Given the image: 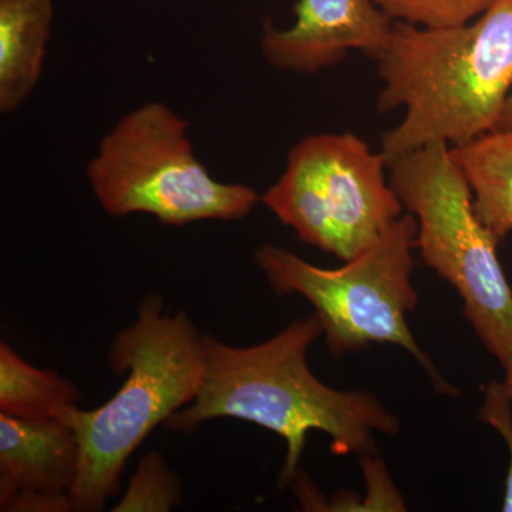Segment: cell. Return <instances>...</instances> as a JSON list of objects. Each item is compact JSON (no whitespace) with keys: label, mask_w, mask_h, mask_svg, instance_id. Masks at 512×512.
<instances>
[{"label":"cell","mask_w":512,"mask_h":512,"mask_svg":"<svg viewBox=\"0 0 512 512\" xmlns=\"http://www.w3.org/2000/svg\"><path fill=\"white\" fill-rule=\"evenodd\" d=\"M180 498V478L167 466L161 454L153 451L140 461L126 494L113 511H171L180 503Z\"/></svg>","instance_id":"4fadbf2b"},{"label":"cell","mask_w":512,"mask_h":512,"mask_svg":"<svg viewBox=\"0 0 512 512\" xmlns=\"http://www.w3.org/2000/svg\"><path fill=\"white\" fill-rule=\"evenodd\" d=\"M53 0H0V110L22 106L39 82Z\"/></svg>","instance_id":"30bf717a"},{"label":"cell","mask_w":512,"mask_h":512,"mask_svg":"<svg viewBox=\"0 0 512 512\" xmlns=\"http://www.w3.org/2000/svg\"><path fill=\"white\" fill-rule=\"evenodd\" d=\"M80 392L55 370L29 365L8 343H0V412L23 419H63Z\"/></svg>","instance_id":"7c38bea8"},{"label":"cell","mask_w":512,"mask_h":512,"mask_svg":"<svg viewBox=\"0 0 512 512\" xmlns=\"http://www.w3.org/2000/svg\"><path fill=\"white\" fill-rule=\"evenodd\" d=\"M503 366L505 369L504 389L512 403V355L508 357L507 362Z\"/></svg>","instance_id":"e0dca14e"},{"label":"cell","mask_w":512,"mask_h":512,"mask_svg":"<svg viewBox=\"0 0 512 512\" xmlns=\"http://www.w3.org/2000/svg\"><path fill=\"white\" fill-rule=\"evenodd\" d=\"M417 229L414 215H402L375 244L338 269L319 268L272 244L255 252V262L278 295L299 293L312 303L333 356L372 343L400 346L429 373L437 392L454 394L407 325V313L419 302L410 282Z\"/></svg>","instance_id":"277c9868"},{"label":"cell","mask_w":512,"mask_h":512,"mask_svg":"<svg viewBox=\"0 0 512 512\" xmlns=\"http://www.w3.org/2000/svg\"><path fill=\"white\" fill-rule=\"evenodd\" d=\"M495 130L512 131V93L511 96L508 97L507 104H505V109L503 111V116H501L500 123H498Z\"/></svg>","instance_id":"2e32d148"},{"label":"cell","mask_w":512,"mask_h":512,"mask_svg":"<svg viewBox=\"0 0 512 512\" xmlns=\"http://www.w3.org/2000/svg\"><path fill=\"white\" fill-rule=\"evenodd\" d=\"M389 181L417 220L424 264L453 286L485 349L512 355V289L498 259L500 239L474 211L470 185L443 141L387 161Z\"/></svg>","instance_id":"5b68a950"},{"label":"cell","mask_w":512,"mask_h":512,"mask_svg":"<svg viewBox=\"0 0 512 512\" xmlns=\"http://www.w3.org/2000/svg\"><path fill=\"white\" fill-rule=\"evenodd\" d=\"M386 170L383 151L355 134H318L292 148L261 200L305 244L349 261L402 217Z\"/></svg>","instance_id":"52a82bcc"},{"label":"cell","mask_w":512,"mask_h":512,"mask_svg":"<svg viewBox=\"0 0 512 512\" xmlns=\"http://www.w3.org/2000/svg\"><path fill=\"white\" fill-rule=\"evenodd\" d=\"M450 154L470 185L478 220L501 241L512 231V131H488Z\"/></svg>","instance_id":"8fae6325"},{"label":"cell","mask_w":512,"mask_h":512,"mask_svg":"<svg viewBox=\"0 0 512 512\" xmlns=\"http://www.w3.org/2000/svg\"><path fill=\"white\" fill-rule=\"evenodd\" d=\"M480 419L493 426L503 436L510 451V466H508L503 511L512 512V414L511 400L504 389V383L491 382L484 390V404Z\"/></svg>","instance_id":"9a60e30c"},{"label":"cell","mask_w":512,"mask_h":512,"mask_svg":"<svg viewBox=\"0 0 512 512\" xmlns=\"http://www.w3.org/2000/svg\"><path fill=\"white\" fill-rule=\"evenodd\" d=\"M396 22L423 28H454L480 18L495 0H375Z\"/></svg>","instance_id":"5bb4252c"},{"label":"cell","mask_w":512,"mask_h":512,"mask_svg":"<svg viewBox=\"0 0 512 512\" xmlns=\"http://www.w3.org/2000/svg\"><path fill=\"white\" fill-rule=\"evenodd\" d=\"M375 60L384 83L377 109H406L383 136L387 161L437 141L470 143L497 128L512 93V0L454 28L394 20Z\"/></svg>","instance_id":"7a4b0ae2"},{"label":"cell","mask_w":512,"mask_h":512,"mask_svg":"<svg viewBox=\"0 0 512 512\" xmlns=\"http://www.w3.org/2000/svg\"><path fill=\"white\" fill-rule=\"evenodd\" d=\"M296 22L279 30L266 20L262 53L276 69L318 73L350 50L376 59L389 43L394 20L375 0H298Z\"/></svg>","instance_id":"ba28073f"},{"label":"cell","mask_w":512,"mask_h":512,"mask_svg":"<svg viewBox=\"0 0 512 512\" xmlns=\"http://www.w3.org/2000/svg\"><path fill=\"white\" fill-rule=\"evenodd\" d=\"M89 180L110 215L143 212L170 225L241 220L259 200L248 185L214 180L194 156L187 121L160 103L116 124L89 165Z\"/></svg>","instance_id":"8992f818"},{"label":"cell","mask_w":512,"mask_h":512,"mask_svg":"<svg viewBox=\"0 0 512 512\" xmlns=\"http://www.w3.org/2000/svg\"><path fill=\"white\" fill-rule=\"evenodd\" d=\"M110 365L127 373L119 392L96 410L64 414L80 447L79 474L70 490L72 511H101L120 490L128 457L158 424L194 402L204 377L205 345L184 312L164 313L148 296L138 318L114 339Z\"/></svg>","instance_id":"3957f363"},{"label":"cell","mask_w":512,"mask_h":512,"mask_svg":"<svg viewBox=\"0 0 512 512\" xmlns=\"http://www.w3.org/2000/svg\"><path fill=\"white\" fill-rule=\"evenodd\" d=\"M80 447L62 419L0 413V510L72 511Z\"/></svg>","instance_id":"9c48e42d"},{"label":"cell","mask_w":512,"mask_h":512,"mask_svg":"<svg viewBox=\"0 0 512 512\" xmlns=\"http://www.w3.org/2000/svg\"><path fill=\"white\" fill-rule=\"evenodd\" d=\"M322 333V323L313 315L249 348L205 335L200 392L165 424L192 431L204 421L231 417L274 431L288 447L281 487L295 478L311 430L328 434L336 456L370 453L373 433L394 436L400 421L375 394L335 390L313 375L308 350Z\"/></svg>","instance_id":"6da1fadb"}]
</instances>
